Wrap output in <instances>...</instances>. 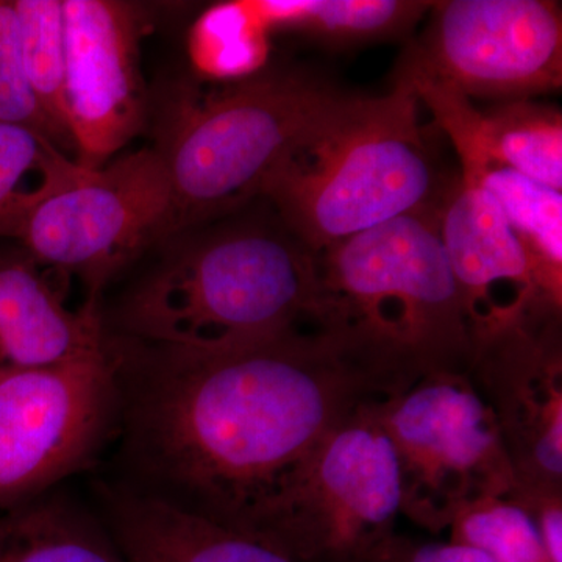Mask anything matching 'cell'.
Masks as SVG:
<instances>
[{
    "mask_svg": "<svg viewBox=\"0 0 562 562\" xmlns=\"http://www.w3.org/2000/svg\"><path fill=\"white\" fill-rule=\"evenodd\" d=\"M431 24L397 74L465 98L531 101L562 83L561 5L549 0L432 2Z\"/></svg>",
    "mask_w": 562,
    "mask_h": 562,
    "instance_id": "cell-10",
    "label": "cell"
},
{
    "mask_svg": "<svg viewBox=\"0 0 562 562\" xmlns=\"http://www.w3.org/2000/svg\"><path fill=\"white\" fill-rule=\"evenodd\" d=\"M244 13L268 38L276 31L302 32L327 44H366L401 38L430 13L420 0H241Z\"/></svg>",
    "mask_w": 562,
    "mask_h": 562,
    "instance_id": "cell-17",
    "label": "cell"
},
{
    "mask_svg": "<svg viewBox=\"0 0 562 562\" xmlns=\"http://www.w3.org/2000/svg\"><path fill=\"white\" fill-rule=\"evenodd\" d=\"M428 110L449 136L460 165L491 160L543 187L562 190L560 110L512 101L480 111L471 99L454 90L435 92Z\"/></svg>",
    "mask_w": 562,
    "mask_h": 562,
    "instance_id": "cell-15",
    "label": "cell"
},
{
    "mask_svg": "<svg viewBox=\"0 0 562 562\" xmlns=\"http://www.w3.org/2000/svg\"><path fill=\"white\" fill-rule=\"evenodd\" d=\"M171 184L155 147L102 168L79 166L22 225L18 241L41 266L79 277L87 301L147 247L173 236Z\"/></svg>",
    "mask_w": 562,
    "mask_h": 562,
    "instance_id": "cell-9",
    "label": "cell"
},
{
    "mask_svg": "<svg viewBox=\"0 0 562 562\" xmlns=\"http://www.w3.org/2000/svg\"><path fill=\"white\" fill-rule=\"evenodd\" d=\"M561 316L476 344L469 379L490 406L512 462L513 501L562 495Z\"/></svg>",
    "mask_w": 562,
    "mask_h": 562,
    "instance_id": "cell-11",
    "label": "cell"
},
{
    "mask_svg": "<svg viewBox=\"0 0 562 562\" xmlns=\"http://www.w3.org/2000/svg\"><path fill=\"white\" fill-rule=\"evenodd\" d=\"M244 13L241 3L211 7L191 31L192 65L213 79L241 80L260 72L268 58V38Z\"/></svg>",
    "mask_w": 562,
    "mask_h": 562,
    "instance_id": "cell-22",
    "label": "cell"
},
{
    "mask_svg": "<svg viewBox=\"0 0 562 562\" xmlns=\"http://www.w3.org/2000/svg\"><path fill=\"white\" fill-rule=\"evenodd\" d=\"M103 524L128 562H294L271 547L121 483L102 482Z\"/></svg>",
    "mask_w": 562,
    "mask_h": 562,
    "instance_id": "cell-16",
    "label": "cell"
},
{
    "mask_svg": "<svg viewBox=\"0 0 562 562\" xmlns=\"http://www.w3.org/2000/svg\"><path fill=\"white\" fill-rule=\"evenodd\" d=\"M0 562H128L105 524L66 495L0 513Z\"/></svg>",
    "mask_w": 562,
    "mask_h": 562,
    "instance_id": "cell-18",
    "label": "cell"
},
{
    "mask_svg": "<svg viewBox=\"0 0 562 562\" xmlns=\"http://www.w3.org/2000/svg\"><path fill=\"white\" fill-rule=\"evenodd\" d=\"M106 336L133 482L121 484L231 530L328 432L395 392L316 327L214 349Z\"/></svg>",
    "mask_w": 562,
    "mask_h": 562,
    "instance_id": "cell-1",
    "label": "cell"
},
{
    "mask_svg": "<svg viewBox=\"0 0 562 562\" xmlns=\"http://www.w3.org/2000/svg\"><path fill=\"white\" fill-rule=\"evenodd\" d=\"M376 416L397 460L402 514L425 530H449L472 503L512 494L501 430L468 373L422 376L376 402Z\"/></svg>",
    "mask_w": 562,
    "mask_h": 562,
    "instance_id": "cell-7",
    "label": "cell"
},
{
    "mask_svg": "<svg viewBox=\"0 0 562 562\" xmlns=\"http://www.w3.org/2000/svg\"><path fill=\"white\" fill-rule=\"evenodd\" d=\"M368 562H494L471 547L454 542H422L392 535Z\"/></svg>",
    "mask_w": 562,
    "mask_h": 562,
    "instance_id": "cell-25",
    "label": "cell"
},
{
    "mask_svg": "<svg viewBox=\"0 0 562 562\" xmlns=\"http://www.w3.org/2000/svg\"><path fill=\"white\" fill-rule=\"evenodd\" d=\"M341 95L294 70H260L213 92L177 91L154 146L171 184L173 236L258 198L268 173Z\"/></svg>",
    "mask_w": 562,
    "mask_h": 562,
    "instance_id": "cell-5",
    "label": "cell"
},
{
    "mask_svg": "<svg viewBox=\"0 0 562 562\" xmlns=\"http://www.w3.org/2000/svg\"><path fill=\"white\" fill-rule=\"evenodd\" d=\"M25 72L36 99L76 154L66 111V33L63 0H14Z\"/></svg>",
    "mask_w": 562,
    "mask_h": 562,
    "instance_id": "cell-21",
    "label": "cell"
},
{
    "mask_svg": "<svg viewBox=\"0 0 562 562\" xmlns=\"http://www.w3.org/2000/svg\"><path fill=\"white\" fill-rule=\"evenodd\" d=\"M376 402L328 432L233 531L294 562H368L395 535L401 479Z\"/></svg>",
    "mask_w": 562,
    "mask_h": 562,
    "instance_id": "cell-6",
    "label": "cell"
},
{
    "mask_svg": "<svg viewBox=\"0 0 562 562\" xmlns=\"http://www.w3.org/2000/svg\"><path fill=\"white\" fill-rule=\"evenodd\" d=\"M447 531L450 542L479 550L494 562H550L530 514L509 497L472 503Z\"/></svg>",
    "mask_w": 562,
    "mask_h": 562,
    "instance_id": "cell-23",
    "label": "cell"
},
{
    "mask_svg": "<svg viewBox=\"0 0 562 562\" xmlns=\"http://www.w3.org/2000/svg\"><path fill=\"white\" fill-rule=\"evenodd\" d=\"M420 105L402 80L376 98L342 94L268 173L261 198L314 251L438 209L454 179L439 168Z\"/></svg>",
    "mask_w": 562,
    "mask_h": 562,
    "instance_id": "cell-4",
    "label": "cell"
},
{
    "mask_svg": "<svg viewBox=\"0 0 562 562\" xmlns=\"http://www.w3.org/2000/svg\"><path fill=\"white\" fill-rule=\"evenodd\" d=\"M460 176L490 192L546 283L562 295V192L491 160Z\"/></svg>",
    "mask_w": 562,
    "mask_h": 562,
    "instance_id": "cell-19",
    "label": "cell"
},
{
    "mask_svg": "<svg viewBox=\"0 0 562 562\" xmlns=\"http://www.w3.org/2000/svg\"><path fill=\"white\" fill-rule=\"evenodd\" d=\"M319 265L273 213L184 235L121 295L106 331L214 349L316 327Z\"/></svg>",
    "mask_w": 562,
    "mask_h": 562,
    "instance_id": "cell-2",
    "label": "cell"
},
{
    "mask_svg": "<svg viewBox=\"0 0 562 562\" xmlns=\"http://www.w3.org/2000/svg\"><path fill=\"white\" fill-rule=\"evenodd\" d=\"M79 166L35 132L0 124V238L16 239L32 211Z\"/></svg>",
    "mask_w": 562,
    "mask_h": 562,
    "instance_id": "cell-20",
    "label": "cell"
},
{
    "mask_svg": "<svg viewBox=\"0 0 562 562\" xmlns=\"http://www.w3.org/2000/svg\"><path fill=\"white\" fill-rule=\"evenodd\" d=\"M31 255H0V369L60 364L105 349L98 301L70 310Z\"/></svg>",
    "mask_w": 562,
    "mask_h": 562,
    "instance_id": "cell-14",
    "label": "cell"
},
{
    "mask_svg": "<svg viewBox=\"0 0 562 562\" xmlns=\"http://www.w3.org/2000/svg\"><path fill=\"white\" fill-rule=\"evenodd\" d=\"M66 111L76 161L102 168L146 121L139 40L146 14L120 0H63Z\"/></svg>",
    "mask_w": 562,
    "mask_h": 562,
    "instance_id": "cell-12",
    "label": "cell"
},
{
    "mask_svg": "<svg viewBox=\"0 0 562 562\" xmlns=\"http://www.w3.org/2000/svg\"><path fill=\"white\" fill-rule=\"evenodd\" d=\"M439 232L475 346L525 322L561 316L562 295L546 283L479 183L457 176L442 202Z\"/></svg>",
    "mask_w": 562,
    "mask_h": 562,
    "instance_id": "cell-13",
    "label": "cell"
},
{
    "mask_svg": "<svg viewBox=\"0 0 562 562\" xmlns=\"http://www.w3.org/2000/svg\"><path fill=\"white\" fill-rule=\"evenodd\" d=\"M517 503L530 514L549 561L562 562V495L528 498Z\"/></svg>",
    "mask_w": 562,
    "mask_h": 562,
    "instance_id": "cell-26",
    "label": "cell"
},
{
    "mask_svg": "<svg viewBox=\"0 0 562 562\" xmlns=\"http://www.w3.org/2000/svg\"><path fill=\"white\" fill-rule=\"evenodd\" d=\"M120 384L105 349L60 364L0 369V513L90 469L116 436Z\"/></svg>",
    "mask_w": 562,
    "mask_h": 562,
    "instance_id": "cell-8",
    "label": "cell"
},
{
    "mask_svg": "<svg viewBox=\"0 0 562 562\" xmlns=\"http://www.w3.org/2000/svg\"><path fill=\"white\" fill-rule=\"evenodd\" d=\"M0 124L27 128L49 140L63 154H69L25 72L14 0H0Z\"/></svg>",
    "mask_w": 562,
    "mask_h": 562,
    "instance_id": "cell-24",
    "label": "cell"
},
{
    "mask_svg": "<svg viewBox=\"0 0 562 562\" xmlns=\"http://www.w3.org/2000/svg\"><path fill=\"white\" fill-rule=\"evenodd\" d=\"M441 206L317 251V328L395 391L471 369L475 344L443 250Z\"/></svg>",
    "mask_w": 562,
    "mask_h": 562,
    "instance_id": "cell-3",
    "label": "cell"
}]
</instances>
